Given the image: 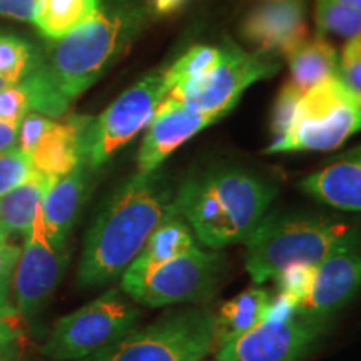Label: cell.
Here are the masks:
<instances>
[{"instance_id": "1", "label": "cell", "mask_w": 361, "mask_h": 361, "mask_svg": "<svg viewBox=\"0 0 361 361\" xmlns=\"http://www.w3.org/2000/svg\"><path fill=\"white\" fill-rule=\"evenodd\" d=\"M173 216L174 194L159 171L126 179L102 206L84 241L78 284L96 288L123 276L147 239Z\"/></svg>"}, {"instance_id": "2", "label": "cell", "mask_w": 361, "mask_h": 361, "mask_svg": "<svg viewBox=\"0 0 361 361\" xmlns=\"http://www.w3.org/2000/svg\"><path fill=\"white\" fill-rule=\"evenodd\" d=\"M278 189L263 176L238 166L194 174L174 194L180 218L211 250L245 243L268 213Z\"/></svg>"}, {"instance_id": "3", "label": "cell", "mask_w": 361, "mask_h": 361, "mask_svg": "<svg viewBox=\"0 0 361 361\" xmlns=\"http://www.w3.org/2000/svg\"><path fill=\"white\" fill-rule=\"evenodd\" d=\"M149 13L144 0H109L64 37L52 40L45 61L71 102L128 52Z\"/></svg>"}, {"instance_id": "4", "label": "cell", "mask_w": 361, "mask_h": 361, "mask_svg": "<svg viewBox=\"0 0 361 361\" xmlns=\"http://www.w3.org/2000/svg\"><path fill=\"white\" fill-rule=\"evenodd\" d=\"M361 239L340 221L311 214H271L246 239V271L255 284L276 278L291 263L318 264L333 251Z\"/></svg>"}, {"instance_id": "5", "label": "cell", "mask_w": 361, "mask_h": 361, "mask_svg": "<svg viewBox=\"0 0 361 361\" xmlns=\"http://www.w3.org/2000/svg\"><path fill=\"white\" fill-rule=\"evenodd\" d=\"M216 314L206 308L166 311L97 353L75 361H201L214 350Z\"/></svg>"}, {"instance_id": "6", "label": "cell", "mask_w": 361, "mask_h": 361, "mask_svg": "<svg viewBox=\"0 0 361 361\" xmlns=\"http://www.w3.org/2000/svg\"><path fill=\"white\" fill-rule=\"evenodd\" d=\"M226 274L221 252L192 246L178 258L162 263L128 266L123 273V291L135 303L151 308L171 305H200L218 293Z\"/></svg>"}, {"instance_id": "7", "label": "cell", "mask_w": 361, "mask_h": 361, "mask_svg": "<svg viewBox=\"0 0 361 361\" xmlns=\"http://www.w3.org/2000/svg\"><path fill=\"white\" fill-rule=\"evenodd\" d=\"M360 130L361 102L335 75L306 90L290 133L266 152L333 151Z\"/></svg>"}, {"instance_id": "8", "label": "cell", "mask_w": 361, "mask_h": 361, "mask_svg": "<svg viewBox=\"0 0 361 361\" xmlns=\"http://www.w3.org/2000/svg\"><path fill=\"white\" fill-rule=\"evenodd\" d=\"M141 311L121 290L106 291L89 305L62 316L40 348L54 361H75L97 353L137 328Z\"/></svg>"}, {"instance_id": "9", "label": "cell", "mask_w": 361, "mask_h": 361, "mask_svg": "<svg viewBox=\"0 0 361 361\" xmlns=\"http://www.w3.org/2000/svg\"><path fill=\"white\" fill-rule=\"evenodd\" d=\"M164 69L144 75L97 117H89L82 133V162L92 171L102 168L112 156L133 141L169 94Z\"/></svg>"}, {"instance_id": "10", "label": "cell", "mask_w": 361, "mask_h": 361, "mask_svg": "<svg viewBox=\"0 0 361 361\" xmlns=\"http://www.w3.org/2000/svg\"><path fill=\"white\" fill-rule=\"evenodd\" d=\"M279 59L271 52H246L226 40L221 59L204 78L188 87L169 90L168 96L188 104L192 109L223 117L236 106L243 92L258 80L273 78L279 71Z\"/></svg>"}, {"instance_id": "11", "label": "cell", "mask_w": 361, "mask_h": 361, "mask_svg": "<svg viewBox=\"0 0 361 361\" xmlns=\"http://www.w3.org/2000/svg\"><path fill=\"white\" fill-rule=\"evenodd\" d=\"M326 319L298 313L284 322H263L216 351L218 361H300L326 331Z\"/></svg>"}, {"instance_id": "12", "label": "cell", "mask_w": 361, "mask_h": 361, "mask_svg": "<svg viewBox=\"0 0 361 361\" xmlns=\"http://www.w3.org/2000/svg\"><path fill=\"white\" fill-rule=\"evenodd\" d=\"M67 263V247L56 250L49 245L39 207L32 231L24 238L20 255L12 271L11 296L17 313L24 318H32L37 314L61 284Z\"/></svg>"}, {"instance_id": "13", "label": "cell", "mask_w": 361, "mask_h": 361, "mask_svg": "<svg viewBox=\"0 0 361 361\" xmlns=\"http://www.w3.org/2000/svg\"><path fill=\"white\" fill-rule=\"evenodd\" d=\"M221 116L192 109L178 99L166 96L152 116L137 152V173H152L176 149L194 137Z\"/></svg>"}, {"instance_id": "14", "label": "cell", "mask_w": 361, "mask_h": 361, "mask_svg": "<svg viewBox=\"0 0 361 361\" xmlns=\"http://www.w3.org/2000/svg\"><path fill=\"white\" fill-rule=\"evenodd\" d=\"M361 291V239L333 251L316 264L308 296L300 305V313L329 319L355 300Z\"/></svg>"}, {"instance_id": "15", "label": "cell", "mask_w": 361, "mask_h": 361, "mask_svg": "<svg viewBox=\"0 0 361 361\" xmlns=\"http://www.w3.org/2000/svg\"><path fill=\"white\" fill-rule=\"evenodd\" d=\"M241 34L258 51L286 57L310 37L303 0H266L247 13Z\"/></svg>"}, {"instance_id": "16", "label": "cell", "mask_w": 361, "mask_h": 361, "mask_svg": "<svg viewBox=\"0 0 361 361\" xmlns=\"http://www.w3.org/2000/svg\"><path fill=\"white\" fill-rule=\"evenodd\" d=\"M92 173L87 164L80 162L69 174L54 180L45 192L40 206V219L49 245L56 250L67 247L72 229L90 194Z\"/></svg>"}, {"instance_id": "17", "label": "cell", "mask_w": 361, "mask_h": 361, "mask_svg": "<svg viewBox=\"0 0 361 361\" xmlns=\"http://www.w3.org/2000/svg\"><path fill=\"white\" fill-rule=\"evenodd\" d=\"M306 194L343 211H361V146L300 183Z\"/></svg>"}, {"instance_id": "18", "label": "cell", "mask_w": 361, "mask_h": 361, "mask_svg": "<svg viewBox=\"0 0 361 361\" xmlns=\"http://www.w3.org/2000/svg\"><path fill=\"white\" fill-rule=\"evenodd\" d=\"M89 116H71L51 121L30 152L35 171L49 178H62L82 162V133Z\"/></svg>"}, {"instance_id": "19", "label": "cell", "mask_w": 361, "mask_h": 361, "mask_svg": "<svg viewBox=\"0 0 361 361\" xmlns=\"http://www.w3.org/2000/svg\"><path fill=\"white\" fill-rule=\"evenodd\" d=\"M54 180L35 171L24 184L0 197V233L13 239L25 238L32 231L35 216Z\"/></svg>"}, {"instance_id": "20", "label": "cell", "mask_w": 361, "mask_h": 361, "mask_svg": "<svg viewBox=\"0 0 361 361\" xmlns=\"http://www.w3.org/2000/svg\"><path fill=\"white\" fill-rule=\"evenodd\" d=\"M269 300L271 293L268 290L250 288L221 306L216 314L214 350H219L228 341L263 323Z\"/></svg>"}, {"instance_id": "21", "label": "cell", "mask_w": 361, "mask_h": 361, "mask_svg": "<svg viewBox=\"0 0 361 361\" xmlns=\"http://www.w3.org/2000/svg\"><path fill=\"white\" fill-rule=\"evenodd\" d=\"M286 59L291 71L290 82L301 92H306L324 79L338 75L340 54L323 35L308 37L291 54H288Z\"/></svg>"}, {"instance_id": "22", "label": "cell", "mask_w": 361, "mask_h": 361, "mask_svg": "<svg viewBox=\"0 0 361 361\" xmlns=\"http://www.w3.org/2000/svg\"><path fill=\"white\" fill-rule=\"evenodd\" d=\"M192 246L196 245H194V238L189 226L180 219V216H173L151 234V238L147 239L137 258L129 266L142 268V266L162 263V261L184 255Z\"/></svg>"}, {"instance_id": "23", "label": "cell", "mask_w": 361, "mask_h": 361, "mask_svg": "<svg viewBox=\"0 0 361 361\" xmlns=\"http://www.w3.org/2000/svg\"><path fill=\"white\" fill-rule=\"evenodd\" d=\"M101 0H44L35 27L49 40H57L89 19Z\"/></svg>"}, {"instance_id": "24", "label": "cell", "mask_w": 361, "mask_h": 361, "mask_svg": "<svg viewBox=\"0 0 361 361\" xmlns=\"http://www.w3.org/2000/svg\"><path fill=\"white\" fill-rule=\"evenodd\" d=\"M44 59L27 40L0 32V79L7 84L20 82Z\"/></svg>"}, {"instance_id": "25", "label": "cell", "mask_w": 361, "mask_h": 361, "mask_svg": "<svg viewBox=\"0 0 361 361\" xmlns=\"http://www.w3.org/2000/svg\"><path fill=\"white\" fill-rule=\"evenodd\" d=\"M221 59V45H194L186 54H183L178 61L166 67V78L173 89L188 87L204 78Z\"/></svg>"}, {"instance_id": "26", "label": "cell", "mask_w": 361, "mask_h": 361, "mask_svg": "<svg viewBox=\"0 0 361 361\" xmlns=\"http://www.w3.org/2000/svg\"><path fill=\"white\" fill-rule=\"evenodd\" d=\"M314 19L323 37L333 35L348 40L361 34V12L341 0H316Z\"/></svg>"}, {"instance_id": "27", "label": "cell", "mask_w": 361, "mask_h": 361, "mask_svg": "<svg viewBox=\"0 0 361 361\" xmlns=\"http://www.w3.org/2000/svg\"><path fill=\"white\" fill-rule=\"evenodd\" d=\"M34 173L32 159L19 146L0 151V197L24 184Z\"/></svg>"}, {"instance_id": "28", "label": "cell", "mask_w": 361, "mask_h": 361, "mask_svg": "<svg viewBox=\"0 0 361 361\" xmlns=\"http://www.w3.org/2000/svg\"><path fill=\"white\" fill-rule=\"evenodd\" d=\"M305 92H301L300 89L295 87L291 82H286L279 90L276 102L273 107V116H271V133H273V142L268 147L276 146L278 142H281L286 134L290 133L293 121H295L298 102H300L301 96Z\"/></svg>"}, {"instance_id": "29", "label": "cell", "mask_w": 361, "mask_h": 361, "mask_svg": "<svg viewBox=\"0 0 361 361\" xmlns=\"http://www.w3.org/2000/svg\"><path fill=\"white\" fill-rule=\"evenodd\" d=\"M314 271H316V264H310V263L288 264L286 268L279 271L276 278H274L278 283V290L291 295L295 300H298V303L301 305L311 290V284H313V279H314Z\"/></svg>"}, {"instance_id": "30", "label": "cell", "mask_w": 361, "mask_h": 361, "mask_svg": "<svg viewBox=\"0 0 361 361\" xmlns=\"http://www.w3.org/2000/svg\"><path fill=\"white\" fill-rule=\"evenodd\" d=\"M338 78L361 102V34L346 40L338 62Z\"/></svg>"}, {"instance_id": "31", "label": "cell", "mask_w": 361, "mask_h": 361, "mask_svg": "<svg viewBox=\"0 0 361 361\" xmlns=\"http://www.w3.org/2000/svg\"><path fill=\"white\" fill-rule=\"evenodd\" d=\"M27 112H30V99L22 84H11L0 89V121L20 126Z\"/></svg>"}, {"instance_id": "32", "label": "cell", "mask_w": 361, "mask_h": 361, "mask_svg": "<svg viewBox=\"0 0 361 361\" xmlns=\"http://www.w3.org/2000/svg\"><path fill=\"white\" fill-rule=\"evenodd\" d=\"M51 117L39 114V112H27L24 119L20 121L19 126V137H17V146H19L22 151L27 152L30 156L35 144L39 142V139L42 137L45 129L51 124Z\"/></svg>"}, {"instance_id": "33", "label": "cell", "mask_w": 361, "mask_h": 361, "mask_svg": "<svg viewBox=\"0 0 361 361\" xmlns=\"http://www.w3.org/2000/svg\"><path fill=\"white\" fill-rule=\"evenodd\" d=\"M44 0H0V17L7 19L30 22L35 25Z\"/></svg>"}, {"instance_id": "34", "label": "cell", "mask_w": 361, "mask_h": 361, "mask_svg": "<svg viewBox=\"0 0 361 361\" xmlns=\"http://www.w3.org/2000/svg\"><path fill=\"white\" fill-rule=\"evenodd\" d=\"M300 311V303L288 293L279 291L276 296H271L264 322H284L290 319Z\"/></svg>"}, {"instance_id": "35", "label": "cell", "mask_w": 361, "mask_h": 361, "mask_svg": "<svg viewBox=\"0 0 361 361\" xmlns=\"http://www.w3.org/2000/svg\"><path fill=\"white\" fill-rule=\"evenodd\" d=\"M20 255V245H16L13 239L0 233V281L12 278L13 266Z\"/></svg>"}, {"instance_id": "36", "label": "cell", "mask_w": 361, "mask_h": 361, "mask_svg": "<svg viewBox=\"0 0 361 361\" xmlns=\"http://www.w3.org/2000/svg\"><path fill=\"white\" fill-rule=\"evenodd\" d=\"M19 318L20 314L16 310L0 314V348L24 338V329L20 326Z\"/></svg>"}, {"instance_id": "37", "label": "cell", "mask_w": 361, "mask_h": 361, "mask_svg": "<svg viewBox=\"0 0 361 361\" xmlns=\"http://www.w3.org/2000/svg\"><path fill=\"white\" fill-rule=\"evenodd\" d=\"M17 137H19V126L0 121V151L17 146Z\"/></svg>"}, {"instance_id": "38", "label": "cell", "mask_w": 361, "mask_h": 361, "mask_svg": "<svg viewBox=\"0 0 361 361\" xmlns=\"http://www.w3.org/2000/svg\"><path fill=\"white\" fill-rule=\"evenodd\" d=\"M184 2L186 0H149L147 6L151 12L157 13V16H168V13H173L179 7H183Z\"/></svg>"}, {"instance_id": "39", "label": "cell", "mask_w": 361, "mask_h": 361, "mask_svg": "<svg viewBox=\"0 0 361 361\" xmlns=\"http://www.w3.org/2000/svg\"><path fill=\"white\" fill-rule=\"evenodd\" d=\"M22 356H24V338L0 348V361H22Z\"/></svg>"}, {"instance_id": "40", "label": "cell", "mask_w": 361, "mask_h": 361, "mask_svg": "<svg viewBox=\"0 0 361 361\" xmlns=\"http://www.w3.org/2000/svg\"><path fill=\"white\" fill-rule=\"evenodd\" d=\"M12 298H11V279L6 281H0V314L13 311Z\"/></svg>"}, {"instance_id": "41", "label": "cell", "mask_w": 361, "mask_h": 361, "mask_svg": "<svg viewBox=\"0 0 361 361\" xmlns=\"http://www.w3.org/2000/svg\"><path fill=\"white\" fill-rule=\"evenodd\" d=\"M341 2L348 4V6H351L353 8H356V11L361 12V0H341Z\"/></svg>"}, {"instance_id": "42", "label": "cell", "mask_w": 361, "mask_h": 361, "mask_svg": "<svg viewBox=\"0 0 361 361\" xmlns=\"http://www.w3.org/2000/svg\"><path fill=\"white\" fill-rule=\"evenodd\" d=\"M7 85H11V84H7V82H6V80H4V79H0V89L7 87Z\"/></svg>"}]
</instances>
